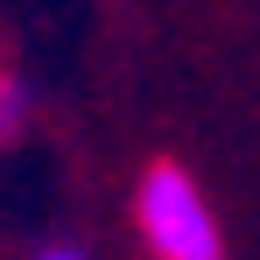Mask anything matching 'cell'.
Returning a JSON list of instances; mask_svg holds the SVG:
<instances>
[{
    "mask_svg": "<svg viewBox=\"0 0 260 260\" xmlns=\"http://www.w3.org/2000/svg\"><path fill=\"white\" fill-rule=\"evenodd\" d=\"M36 260H85V253H71V246H49V253H36Z\"/></svg>",
    "mask_w": 260,
    "mask_h": 260,
    "instance_id": "7a4b0ae2",
    "label": "cell"
},
{
    "mask_svg": "<svg viewBox=\"0 0 260 260\" xmlns=\"http://www.w3.org/2000/svg\"><path fill=\"white\" fill-rule=\"evenodd\" d=\"M141 232H148V246L162 260H225L211 204L197 197V183L176 162H155L141 176Z\"/></svg>",
    "mask_w": 260,
    "mask_h": 260,
    "instance_id": "6da1fadb",
    "label": "cell"
}]
</instances>
